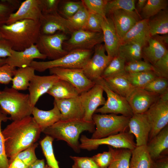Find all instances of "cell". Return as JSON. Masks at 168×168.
Masks as SVG:
<instances>
[{
    "mask_svg": "<svg viewBox=\"0 0 168 168\" xmlns=\"http://www.w3.org/2000/svg\"><path fill=\"white\" fill-rule=\"evenodd\" d=\"M42 132L33 117L13 121L2 131L9 163L20 152L36 143Z\"/></svg>",
    "mask_w": 168,
    "mask_h": 168,
    "instance_id": "6da1fadb",
    "label": "cell"
},
{
    "mask_svg": "<svg viewBox=\"0 0 168 168\" xmlns=\"http://www.w3.org/2000/svg\"><path fill=\"white\" fill-rule=\"evenodd\" d=\"M54 107L49 110H40L36 107L32 111L33 117L42 132L61 120V113L56 104L54 103Z\"/></svg>",
    "mask_w": 168,
    "mask_h": 168,
    "instance_id": "d4e9b609",
    "label": "cell"
},
{
    "mask_svg": "<svg viewBox=\"0 0 168 168\" xmlns=\"http://www.w3.org/2000/svg\"><path fill=\"white\" fill-rule=\"evenodd\" d=\"M69 39L63 44V49L69 52L76 49L92 50L99 44L103 42L102 32H95L84 30L74 31Z\"/></svg>",
    "mask_w": 168,
    "mask_h": 168,
    "instance_id": "30bf717a",
    "label": "cell"
},
{
    "mask_svg": "<svg viewBox=\"0 0 168 168\" xmlns=\"http://www.w3.org/2000/svg\"><path fill=\"white\" fill-rule=\"evenodd\" d=\"M47 93L54 99H65L72 98L80 95L78 90L72 85L64 80L59 79L47 92Z\"/></svg>",
    "mask_w": 168,
    "mask_h": 168,
    "instance_id": "83f0119b",
    "label": "cell"
},
{
    "mask_svg": "<svg viewBox=\"0 0 168 168\" xmlns=\"http://www.w3.org/2000/svg\"><path fill=\"white\" fill-rule=\"evenodd\" d=\"M151 168H168L167 156H164L153 161Z\"/></svg>",
    "mask_w": 168,
    "mask_h": 168,
    "instance_id": "9f6ffc18",
    "label": "cell"
},
{
    "mask_svg": "<svg viewBox=\"0 0 168 168\" xmlns=\"http://www.w3.org/2000/svg\"><path fill=\"white\" fill-rule=\"evenodd\" d=\"M148 20L142 19L138 21L125 34L121 40V44L144 37H150L149 32Z\"/></svg>",
    "mask_w": 168,
    "mask_h": 168,
    "instance_id": "d6a6232c",
    "label": "cell"
},
{
    "mask_svg": "<svg viewBox=\"0 0 168 168\" xmlns=\"http://www.w3.org/2000/svg\"><path fill=\"white\" fill-rule=\"evenodd\" d=\"M89 12L98 14L103 18L107 17L105 8L108 0H82Z\"/></svg>",
    "mask_w": 168,
    "mask_h": 168,
    "instance_id": "ee69618b",
    "label": "cell"
},
{
    "mask_svg": "<svg viewBox=\"0 0 168 168\" xmlns=\"http://www.w3.org/2000/svg\"><path fill=\"white\" fill-rule=\"evenodd\" d=\"M104 44H99L94 47L93 55L82 68L86 76L91 81H95L101 77L105 69L113 58L105 53Z\"/></svg>",
    "mask_w": 168,
    "mask_h": 168,
    "instance_id": "4fadbf2b",
    "label": "cell"
},
{
    "mask_svg": "<svg viewBox=\"0 0 168 168\" xmlns=\"http://www.w3.org/2000/svg\"><path fill=\"white\" fill-rule=\"evenodd\" d=\"M144 113L151 127L149 141L168 125V99L160 96Z\"/></svg>",
    "mask_w": 168,
    "mask_h": 168,
    "instance_id": "8fae6325",
    "label": "cell"
},
{
    "mask_svg": "<svg viewBox=\"0 0 168 168\" xmlns=\"http://www.w3.org/2000/svg\"><path fill=\"white\" fill-rule=\"evenodd\" d=\"M16 68L6 63L0 67V84H9L12 82Z\"/></svg>",
    "mask_w": 168,
    "mask_h": 168,
    "instance_id": "db71d44e",
    "label": "cell"
},
{
    "mask_svg": "<svg viewBox=\"0 0 168 168\" xmlns=\"http://www.w3.org/2000/svg\"><path fill=\"white\" fill-rule=\"evenodd\" d=\"M49 70L51 75H55L59 79L68 82L80 94L89 90L95 84L86 76L82 68H54Z\"/></svg>",
    "mask_w": 168,
    "mask_h": 168,
    "instance_id": "7c38bea8",
    "label": "cell"
},
{
    "mask_svg": "<svg viewBox=\"0 0 168 168\" xmlns=\"http://www.w3.org/2000/svg\"><path fill=\"white\" fill-rule=\"evenodd\" d=\"M83 6L84 4L82 0H61L58 5V13L67 19L73 15Z\"/></svg>",
    "mask_w": 168,
    "mask_h": 168,
    "instance_id": "ab89813d",
    "label": "cell"
},
{
    "mask_svg": "<svg viewBox=\"0 0 168 168\" xmlns=\"http://www.w3.org/2000/svg\"><path fill=\"white\" fill-rule=\"evenodd\" d=\"M103 79L111 90L125 98L135 88L125 77L124 74L113 76Z\"/></svg>",
    "mask_w": 168,
    "mask_h": 168,
    "instance_id": "f1b7e54d",
    "label": "cell"
},
{
    "mask_svg": "<svg viewBox=\"0 0 168 168\" xmlns=\"http://www.w3.org/2000/svg\"><path fill=\"white\" fill-rule=\"evenodd\" d=\"M80 149L91 151L99 146L106 145L115 148H125L131 150L136 147L133 135L127 131L98 139L89 138L82 135L80 138Z\"/></svg>",
    "mask_w": 168,
    "mask_h": 168,
    "instance_id": "52a82bcc",
    "label": "cell"
},
{
    "mask_svg": "<svg viewBox=\"0 0 168 168\" xmlns=\"http://www.w3.org/2000/svg\"><path fill=\"white\" fill-rule=\"evenodd\" d=\"M2 38L1 35L0 33V39Z\"/></svg>",
    "mask_w": 168,
    "mask_h": 168,
    "instance_id": "e7e4bbea",
    "label": "cell"
},
{
    "mask_svg": "<svg viewBox=\"0 0 168 168\" xmlns=\"http://www.w3.org/2000/svg\"><path fill=\"white\" fill-rule=\"evenodd\" d=\"M35 71L31 66L16 69L12 81V87L18 91L27 89L30 81L35 75Z\"/></svg>",
    "mask_w": 168,
    "mask_h": 168,
    "instance_id": "4dcf8cb0",
    "label": "cell"
},
{
    "mask_svg": "<svg viewBox=\"0 0 168 168\" xmlns=\"http://www.w3.org/2000/svg\"><path fill=\"white\" fill-rule=\"evenodd\" d=\"M152 163L146 145L136 146L132 150L129 168H151Z\"/></svg>",
    "mask_w": 168,
    "mask_h": 168,
    "instance_id": "1f68e13d",
    "label": "cell"
},
{
    "mask_svg": "<svg viewBox=\"0 0 168 168\" xmlns=\"http://www.w3.org/2000/svg\"><path fill=\"white\" fill-rule=\"evenodd\" d=\"M152 37L165 45L168 44V36L167 34L162 35H156Z\"/></svg>",
    "mask_w": 168,
    "mask_h": 168,
    "instance_id": "91938a15",
    "label": "cell"
},
{
    "mask_svg": "<svg viewBox=\"0 0 168 168\" xmlns=\"http://www.w3.org/2000/svg\"><path fill=\"white\" fill-rule=\"evenodd\" d=\"M73 164L72 168H100L92 157L71 156Z\"/></svg>",
    "mask_w": 168,
    "mask_h": 168,
    "instance_id": "f907efd6",
    "label": "cell"
},
{
    "mask_svg": "<svg viewBox=\"0 0 168 168\" xmlns=\"http://www.w3.org/2000/svg\"><path fill=\"white\" fill-rule=\"evenodd\" d=\"M59 80L55 75L40 76L35 75L30 83L28 89L32 107L35 106L38 100Z\"/></svg>",
    "mask_w": 168,
    "mask_h": 168,
    "instance_id": "e0dca14e",
    "label": "cell"
},
{
    "mask_svg": "<svg viewBox=\"0 0 168 168\" xmlns=\"http://www.w3.org/2000/svg\"><path fill=\"white\" fill-rule=\"evenodd\" d=\"M0 109V168H9V159L6 154L4 140L1 130L2 122L11 120Z\"/></svg>",
    "mask_w": 168,
    "mask_h": 168,
    "instance_id": "f6af8a7d",
    "label": "cell"
},
{
    "mask_svg": "<svg viewBox=\"0 0 168 168\" xmlns=\"http://www.w3.org/2000/svg\"><path fill=\"white\" fill-rule=\"evenodd\" d=\"M125 70L126 73H128L150 71H154V68L152 65L147 61L142 60L126 63Z\"/></svg>",
    "mask_w": 168,
    "mask_h": 168,
    "instance_id": "bcb514c9",
    "label": "cell"
},
{
    "mask_svg": "<svg viewBox=\"0 0 168 168\" xmlns=\"http://www.w3.org/2000/svg\"><path fill=\"white\" fill-rule=\"evenodd\" d=\"M147 43L142 48V57L152 65L168 52L164 45L152 37L148 39Z\"/></svg>",
    "mask_w": 168,
    "mask_h": 168,
    "instance_id": "4316f807",
    "label": "cell"
},
{
    "mask_svg": "<svg viewBox=\"0 0 168 168\" xmlns=\"http://www.w3.org/2000/svg\"><path fill=\"white\" fill-rule=\"evenodd\" d=\"M54 103L61 113V120L83 119L85 110L79 96L68 99H54Z\"/></svg>",
    "mask_w": 168,
    "mask_h": 168,
    "instance_id": "7402d4cb",
    "label": "cell"
},
{
    "mask_svg": "<svg viewBox=\"0 0 168 168\" xmlns=\"http://www.w3.org/2000/svg\"><path fill=\"white\" fill-rule=\"evenodd\" d=\"M109 15L121 42L126 33L139 20L136 12L118 10L112 12Z\"/></svg>",
    "mask_w": 168,
    "mask_h": 168,
    "instance_id": "603a6c76",
    "label": "cell"
},
{
    "mask_svg": "<svg viewBox=\"0 0 168 168\" xmlns=\"http://www.w3.org/2000/svg\"><path fill=\"white\" fill-rule=\"evenodd\" d=\"M54 139L51 136L46 135L40 141V144L48 166L50 168H59L53 151L52 143Z\"/></svg>",
    "mask_w": 168,
    "mask_h": 168,
    "instance_id": "8d00e7d4",
    "label": "cell"
},
{
    "mask_svg": "<svg viewBox=\"0 0 168 168\" xmlns=\"http://www.w3.org/2000/svg\"><path fill=\"white\" fill-rule=\"evenodd\" d=\"M20 4L18 0H0V26L6 24L10 15L19 8Z\"/></svg>",
    "mask_w": 168,
    "mask_h": 168,
    "instance_id": "f35d334b",
    "label": "cell"
},
{
    "mask_svg": "<svg viewBox=\"0 0 168 168\" xmlns=\"http://www.w3.org/2000/svg\"><path fill=\"white\" fill-rule=\"evenodd\" d=\"M131 155L130 150L114 149L113 159L107 168H129Z\"/></svg>",
    "mask_w": 168,
    "mask_h": 168,
    "instance_id": "d590c367",
    "label": "cell"
},
{
    "mask_svg": "<svg viewBox=\"0 0 168 168\" xmlns=\"http://www.w3.org/2000/svg\"><path fill=\"white\" fill-rule=\"evenodd\" d=\"M95 125L93 121L81 119L60 120L42 132L58 140L65 142L76 152L80 151L79 139L85 131L93 133Z\"/></svg>",
    "mask_w": 168,
    "mask_h": 168,
    "instance_id": "3957f363",
    "label": "cell"
},
{
    "mask_svg": "<svg viewBox=\"0 0 168 168\" xmlns=\"http://www.w3.org/2000/svg\"><path fill=\"white\" fill-rule=\"evenodd\" d=\"M89 15V12L84 5L73 15L67 18L74 31L84 30Z\"/></svg>",
    "mask_w": 168,
    "mask_h": 168,
    "instance_id": "b9f144b4",
    "label": "cell"
},
{
    "mask_svg": "<svg viewBox=\"0 0 168 168\" xmlns=\"http://www.w3.org/2000/svg\"><path fill=\"white\" fill-rule=\"evenodd\" d=\"M33 108L28 94L7 87L0 91V109L10 115L11 120H20L31 116Z\"/></svg>",
    "mask_w": 168,
    "mask_h": 168,
    "instance_id": "277c9868",
    "label": "cell"
},
{
    "mask_svg": "<svg viewBox=\"0 0 168 168\" xmlns=\"http://www.w3.org/2000/svg\"><path fill=\"white\" fill-rule=\"evenodd\" d=\"M124 76L135 88H143L156 77H159L153 71L137 73H126Z\"/></svg>",
    "mask_w": 168,
    "mask_h": 168,
    "instance_id": "836d02e7",
    "label": "cell"
},
{
    "mask_svg": "<svg viewBox=\"0 0 168 168\" xmlns=\"http://www.w3.org/2000/svg\"><path fill=\"white\" fill-rule=\"evenodd\" d=\"M125 60L118 55L113 58L103 71L101 77L104 78L113 76L123 75L126 72L125 70Z\"/></svg>",
    "mask_w": 168,
    "mask_h": 168,
    "instance_id": "74e56055",
    "label": "cell"
},
{
    "mask_svg": "<svg viewBox=\"0 0 168 168\" xmlns=\"http://www.w3.org/2000/svg\"><path fill=\"white\" fill-rule=\"evenodd\" d=\"M49 166H48L47 165H46V166H45V167L44 168H49Z\"/></svg>",
    "mask_w": 168,
    "mask_h": 168,
    "instance_id": "be15d7a7",
    "label": "cell"
},
{
    "mask_svg": "<svg viewBox=\"0 0 168 168\" xmlns=\"http://www.w3.org/2000/svg\"><path fill=\"white\" fill-rule=\"evenodd\" d=\"M135 0H108L106 6V15L112 12L122 10L129 12H136Z\"/></svg>",
    "mask_w": 168,
    "mask_h": 168,
    "instance_id": "60d3db41",
    "label": "cell"
},
{
    "mask_svg": "<svg viewBox=\"0 0 168 168\" xmlns=\"http://www.w3.org/2000/svg\"><path fill=\"white\" fill-rule=\"evenodd\" d=\"M60 0H40V7L42 14L58 12Z\"/></svg>",
    "mask_w": 168,
    "mask_h": 168,
    "instance_id": "f5cc1de1",
    "label": "cell"
},
{
    "mask_svg": "<svg viewBox=\"0 0 168 168\" xmlns=\"http://www.w3.org/2000/svg\"><path fill=\"white\" fill-rule=\"evenodd\" d=\"M45 166L44 159H37L34 162L29 166L28 168H44Z\"/></svg>",
    "mask_w": 168,
    "mask_h": 168,
    "instance_id": "680465c9",
    "label": "cell"
},
{
    "mask_svg": "<svg viewBox=\"0 0 168 168\" xmlns=\"http://www.w3.org/2000/svg\"><path fill=\"white\" fill-rule=\"evenodd\" d=\"M2 38L11 44L13 50L23 51L36 44L40 35V21L23 20L0 26Z\"/></svg>",
    "mask_w": 168,
    "mask_h": 168,
    "instance_id": "7a4b0ae2",
    "label": "cell"
},
{
    "mask_svg": "<svg viewBox=\"0 0 168 168\" xmlns=\"http://www.w3.org/2000/svg\"><path fill=\"white\" fill-rule=\"evenodd\" d=\"M40 3V0H26L22 2L17 10L10 15L6 24L23 20L40 21L42 15Z\"/></svg>",
    "mask_w": 168,
    "mask_h": 168,
    "instance_id": "44dd1931",
    "label": "cell"
},
{
    "mask_svg": "<svg viewBox=\"0 0 168 168\" xmlns=\"http://www.w3.org/2000/svg\"><path fill=\"white\" fill-rule=\"evenodd\" d=\"M100 16L89 12L88 19L84 30L95 32H102Z\"/></svg>",
    "mask_w": 168,
    "mask_h": 168,
    "instance_id": "681fc988",
    "label": "cell"
},
{
    "mask_svg": "<svg viewBox=\"0 0 168 168\" xmlns=\"http://www.w3.org/2000/svg\"><path fill=\"white\" fill-rule=\"evenodd\" d=\"M151 37H145L131 42L121 44L119 49L118 55L126 63L141 60L142 49Z\"/></svg>",
    "mask_w": 168,
    "mask_h": 168,
    "instance_id": "cb8c5ba5",
    "label": "cell"
},
{
    "mask_svg": "<svg viewBox=\"0 0 168 168\" xmlns=\"http://www.w3.org/2000/svg\"><path fill=\"white\" fill-rule=\"evenodd\" d=\"M143 88L147 91L160 95L168 91V79L158 77L149 82Z\"/></svg>",
    "mask_w": 168,
    "mask_h": 168,
    "instance_id": "7bdbcfd3",
    "label": "cell"
},
{
    "mask_svg": "<svg viewBox=\"0 0 168 168\" xmlns=\"http://www.w3.org/2000/svg\"><path fill=\"white\" fill-rule=\"evenodd\" d=\"M146 146L153 161L164 156L161 154L168 149V126L149 141Z\"/></svg>",
    "mask_w": 168,
    "mask_h": 168,
    "instance_id": "484cf974",
    "label": "cell"
},
{
    "mask_svg": "<svg viewBox=\"0 0 168 168\" xmlns=\"http://www.w3.org/2000/svg\"><path fill=\"white\" fill-rule=\"evenodd\" d=\"M40 23L41 35H51L58 32L71 34L74 31L67 19L58 12L42 14Z\"/></svg>",
    "mask_w": 168,
    "mask_h": 168,
    "instance_id": "9a60e30c",
    "label": "cell"
},
{
    "mask_svg": "<svg viewBox=\"0 0 168 168\" xmlns=\"http://www.w3.org/2000/svg\"><path fill=\"white\" fill-rule=\"evenodd\" d=\"M114 150L110 147L108 151L97 154L92 157L100 168H107L113 159Z\"/></svg>",
    "mask_w": 168,
    "mask_h": 168,
    "instance_id": "c3c4849f",
    "label": "cell"
},
{
    "mask_svg": "<svg viewBox=\"0 0 168 168\" xmlns=\"http://www.w3.org/2000/svg\"><path fill=\"white\" fill-rule=\"evenodd\" d=\"M68 39L67 35L61 32L51 35L40 34L35 44L41 54L54 60L68 53L63 48V43Z\"/></svg>",
    "mask_w": 168,
    "mask_h": 168,
    "instance_id": "9c48e42d",
    "label": "cell"
},
{
    "mask_svg": "<svg viewBox=\"0 0 168 168\" xmlns=\"http://www.w3.org/2000/svg\"><path fill=\"white\" fill-rule=\"evenodd\" d=\"M47 57L41 54L35 44L21 51L12 49L11 55L6 58V63L16 68L30 66L35 59L45 60Z\"/></svg>",
    "mask_w": 168,
    "mask_h": 168,
    "instance_id": "ffe728a7",
    "label": "cell"
},
{
    "mask_svg": "<svg viewBox=\"0 0 168 168\" xmlns=\"http://www.w3.org/2000/svg\"><path fill=\"white\" fill-rule=\"evenodd\" d=\"M94 82L102 86L107 96L105 104L101 107L97 109L95 113L100 114H120L129 117L133 115V113L126 98L111 90L103 78L101 77Z\"/></svg>",
    "mask_w": 168,
    "mask_h": 168,
    "instance_id": "ba28073f",
    "label": "cell"
},
{
    "mask_svg": "<svg viewBox=\"0 0 168 168\" xmlns=\"http://www.w3.org/2000/svg\"><path fill=\"white\" fill-rule=\"evenodd\" d=\"M12 49V45L9 41L2 38L0 39V58L9 57Z\"/></svg>",
    "mask_w": 168,
    "mask_h": 168,
    "instance_id": "11a10c76",
    "label": "cell"
},
{
    "mask_svg": "<svg viewBox=\"0 0 168 168\" xmlns=\"http://www.w3.org/2000/svg\"><path fill=\"white\" fill-rule=\"evenodd\" d=\"M160 96L143 88H134L126 99L133 114H142L157 100Z\"/></svg>",
    "mask_w": 168,
    "mask_h": 168,
    "instance_id": "2e32d148",
    "label": "cell"
},
{
    "mask_svg": "<svg viewBox=\"0 0 168 168\" xmlns=\"http://www.w3.org/2000/svg\"><path fill=\"white\" fill-rule=\"evenodd\" d=\"M104 90L97 83L90 90L80 94L79 96L85 110L83 119L92 121V116L98 107L104 105L106 100L103 96Z\"/></svg>",
    "mask_w": 168,
    "mask_h": 168,
    "instance_id": "5bb4252c",
    "label": "cell"
},
{
    "mask_svg": "<svg viewBox=\"0 0 168 168\" xmlns=\"http://www.w3.org/2000/svg\"><path fill=\"white\" fill-rule=\"evenodd\" d=\"M167 0H147L141 12L142 19H149L161 11L167 9Z\"/></svg>",
    "mask_w": 168,
    "mask_h": 168,
    "instance_id": "e575fe53",
    "label": "cell"
},
{
    "mask_svg": "<svg viewBox=\"0 0 168 168\" xmlns=\"http://www.w3.org/2000/svg\"><path fill=\"white\" fill-rule=\"evenodd\" d=\"M149 32L150 37L156 35H167L168 33V12L162 10L148 20Z\"/></svg>",
    "mask_w": 168,
    "mask_h": 168,
    "instance_id": "f546056e",
    "label": "cell"
},
{
    "mask_svg": "<svg viewBox=\"0 0 168 168\" xmlns=\"http://www.w3.org/2000/svg\"><path fill=\"white\" fill-rule=\"evenodd\" d=\"M49 168H50V167H49Z\"/></svg>",
    "mask_w": 168,
    "mask_h": 168,
    "instance_id": "03108f58",
    "label": "cell"
},
{
    "mask_svg": "<svg viewBox=\"0 0 168 168\" xmlns=\"http://www.w3.org/2000/svg\"><path fill=\"white\" fill-rule=\"evenodd\" d=\"M129 132L136 138V146L146 145L151 127L144 113L133 114L128 123Z\"/></svg>",
    "mask_w": 168,
    "mask_h": 168,
    "instance_id": "ac0fdd59",
    "label": "cell"
},
{
    "mask_svg": "<svg viewBox=\"0 0 168 168\" xmlns=\"http://www.w3.org/2000/svg\"><path fill=\"white\" fill-rule=\"evenodd\" d=\"M93 53L92 50L76 49L59 58L46 61H33L30 66L40 72L54 68H83Z\"/></svg>",
    "mask_w": 168,
    "mask_h": 168,
    "instance_id": "5b68a950",
    "label": "cell"
},
{
    "mask_svg": "<svg viewBox=\"0 0 168 168\" xmlns=\"http://www.w3.org/2000/svg\"><path fill=\"white\" fill-rule=\"evenodd\" d=\"M154 72L159 77L168 78V52L153 65Z\"/></svg>",
    "mask_w": 168,
    "mask_h": 168,
    "instance_id": "816d5d0a",
    "label": "cell"
},
{
    "mask_svg": "<svg viewBox=\"0 0 168 168\" xmlns=\"http://www.w3.org/2000/svg\"><path fill=\"white\" fill-rule=\"evenodd\" d=\"M38 146V143H37L33 144L28 148L19 153L14 159H17L21 160L28 167L38 159L35 152V149Z\"/></svg>",
    "mask_w": 168,
    "mask_h": 168,
    "instance_id": "7dc6e473",
    "label": "cell"
},
{
    "mask_svg": "<svg viewBox=\"0 0 168 168\" xmlns=\"http://www.w3.org/2000/svg\"><path fill=\"white\" fill-rule=\"evenodd\" d=\"M147 0H138L136 5H135L136 10L138 12H141L142 10L145 5Z\"/></svg>",
    "mask_w": 168,
    "mask_h": 168,
    "instance_id": "94428289",
    "label": "cell"
},
{
    "mask_svg": "<svg viewBox=\"0 0 168 168\" xmlns=\"http://www.w3.org/2000/svg\"><path fill=\"white\" fill-rule=\"evenodd\" d=\"M6 58H0V67L6 63Z\"/></svg>",
    "mask_w": 168,
    "mask_h": 168,
    "instance_id": "6125c7cd",
    "label": "cell"
},
{
    "mask_svg": "<svg viewBox=\"0 0 168 168\" xmlns=\"http://www.w3.org/2000/svg\"><path fill=\"white\" fill-rule=\"evenodd\" d=\"M130 117L113 114H94L95 129L91 138L98 139L126 131Z\"/></svg>",
    "mask_w": 168,
    "mask_h": 168,
    "instance_id": "8992f818",
    "label": "cell"
},
{
    "mask_svg": "<svg viewBox=\"0 0 168 168\" xmlns=\"http://www.w3.org/2000/svg\"><path fill=\"white\" fill-rule=\"evenodd\" d=\"M28 167L21 160L15 159L9 163V168H28Z\"/></svg>",
    "mask_w": 168,
    "mask_h": 168,
    "instance_id": "6f0895ef",
    "label": "cell"
},
{
    "mask_svg": "<svg viewBox=\"0 0 168 168\" xmlns=\"http://www.w3.org/2000/svg\"><path fill=\"white\" fill-rule=\"evenodd\" d=\"M101 24L105 51L109 57L113 58L118 55L121 40L110 17H103Z\"/></svg>",
    "mask_w": 168,
    "mask_h": 168,
    "instance_id": "d6986e66",
    "label": "cell"
}]
</instances>
